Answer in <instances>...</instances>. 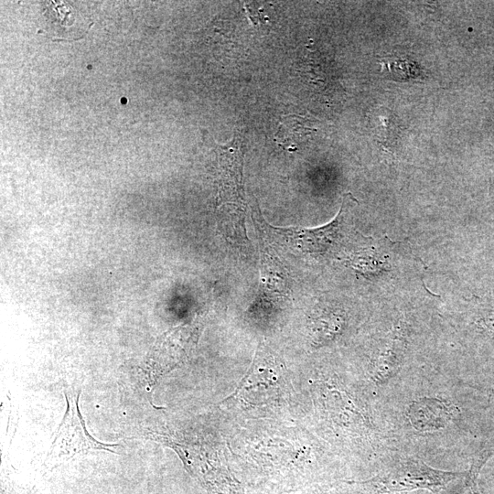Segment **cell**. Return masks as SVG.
<instances>
[{"label": "cell", "mask_w": 494, "mask_h": 494, "mask_svg": "<svg viewBox=\"0 0 494 494\" xmlns=\"http://www.w3.org/2000/svg\"><path fill=\"white\" fill-rule=\"evenodd\" d=\"M254 441L246 435L241 441V457L246 472L257 485L274 491H294L313 486L312 448L299 433H257ZM316 485V484H315Z\"/></svg>", "instance_id": "obj_1"}, {"label": "cell", "mask_w": 494, "mask_h": 494, "mask_svg": "<svg viewBox=\"0 0 494 494\" xmlns=\"http://www.w3.org/2000/svg\"><path fill=\"white\" fill-rule=\"evenodd\" d=\"M291 399L292 386L284 362L260 343L248 371L223 405L252 416H270L283 413Z\"/></svg>", "instance_id": "obj_2"}, {"label": "cell", "mask_w": 494, "mask_h": 494, "mask_svg": "<svg viewBox=\"0 0 494 494\" xmlns=\"http://www.w3.org/2000/svg\"><path fill=\"white\" fill-rule=\"evenodd\" d=\"M464 474L465 472L435 469L421 460L408 458L360 484L366 485L374 494H393L417 489L440 492Z\"/></svg>", "instance_id": "obj_3"}, {"label": "cell", "mask_w": 494, "mask_h": 494, "mask_svg": "<svg viewBox=\"0 0 494 494\" xmlns=\"http://www.w3.org/2000/svg\"><path fill=\"white\" fill-rule=\"evenodd\" d=\"M182 458L188 471L209 494H245L243 485L214 448L184 446L168 441Z\"/></svg>", "instance_id": "obj_4"}, {"label": "cell", "mask_w": 494, "mask_h": 494, "mask_svg": "<svg viewBox=\"0 0 494 494\" xmlns=\"http://www.w3.org/2000/svg\"><path fill=\"white\" fill-rule=\"evenodd\" d=\"M67 409L51 444L48 458L69 459L94 450L114 453V445L97 441L87 431L78 406L79 394H66Z\"/></svg>", "instance_id": "obj_5"}, {"label": "cell", "mask_w": 494, "mask_h": 494, "mask_svg": "<svg viewBox=\"0 0 494 494\" xmlns=\"http://www.w3.org/2000/svg\"><path fill=\"white\" fill-rule=\"evenodd\" d=\"M354 200L351 194H346L336 218L331 222L319 228L299 229L269 226L274 231L273 232L277 237H282L297 250L307 253H325L333 249L341 240L346 215L349 207H351V202Z\"/></svg>", "instance_id": "obj_6"}, {"label": "cell", "mask_w": 494, "mask_h": 494, "mask_svg": "<svg viewBox=\"0 0 494 494\" xmlns=\"http://www.w3.org/2000/svg\"><path fill=\"white\" fill-rule=\"evenodd\" d=\"M199 331L195 326H182L166 333L156 344L147 364V379L155 384L162 376L168 373L191 353Z\"/></svg>", "instance_id": "obj_7"}, {"label": "cell", "mask_w": 494, "mask_h": 494, "mask_svg": "<svg viewBox=\"0 0 494 494\" xmlns=\"http://www.w3.org/2000/svg\"><path fill=\"white\" fill-rule=\"evenodd\" d=\"M454 408L445 401L421 398L410 403L407 417L412 426L424 432L445 428L452 420Z\"/></svg>", "instance_id": "obj_8"}, {"label": "cell", "mask_w": 494, "mask_h": 494, "mask_svg": "<svg viewBox=\"0 0 494 494\" xmlns=\"http://www.w3.org/2000/svg\"><path fill=\"white\" fill-rule=\"evenodd\" d=\"M404 340L402 334L393 335L383 348L372 370V380L382 384L399 370L403 353Z\"/></svg>", "instance_id": "obj_9"}, {"label": "cell", "mask_w": 494, "mask_h": 494, "mask_svg": "<svg viewBox=\"0 0 494 494\" xmlns=\"http://www.w3.org/2000/svg\"><path fill=\"white\" fill-rule=\"evenodd\" d=\"M312 132L313 129L306 125L304 118L290 114L282 118L274 140L284 149L295 151Z\"/></svg>", "instance_id": "obj_10"}, {"label": "cell", "mask_w": 494, "mask_h": 494, "mask_svg": "<svg viewBox=\"0 0 494 494\" xmlns=\"http://www.w3.org/2000/svg\"><path fill=\"white\" fill-rule=\"evenodd\" d=\"M490 454L486 452L478 456L472 463L469 470L465 472L464 476L456 481L452 489L446 494H478L477 487V479L479 471Z\"/></svg>", "instance_id": "obj_11"}, {"label": "cell", "mask_w": 494, "mask_h": 494, "mask_svg": "<svg viewBox=\"0 0 494 494\" xmlns=\"http://www.w3.org/2000/svg\"><path fill=\"white\" fill-rule=\"evenodd\" d=\"M343 325V317L335 313H325L317 317L313 324L317 342L319 344L333 339L340 332Z\"/></svg>", "instance_id": "obj_12"}, {"label": "cell", "mask_w": 494, "mask_h": 494, "mask_svg": "<svg viewBox=\"0 0 494 494\" xmlns=\"http://www.w3.org/2000/svg\"><path fill=\"white\" fill-rule=\"evenodd\" d=\"M394 79L400 81L415 78L418 74V69L413 62L403 60L398 58H385L381 62Z\"/></svg>", "instance_id": "obj_13"}, {"label": "cell", "mask_w": 494, "mask_h": 494, "mask_svg": "<svg viewBox=\"0 0 494 494\" xmlns=\"http://www.w3.org/2000/svg\"><path fill=\"white\" fill-rule=\"evenodd\" d=\"M338 485L339 483L338 481L318 483L295 494H328Z\"/></svg>", "instance_id": "obj_14"}]
</instances>
